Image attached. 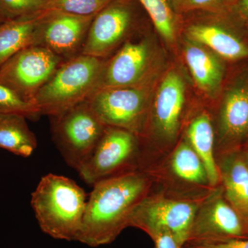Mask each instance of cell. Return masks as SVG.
Returning a JSON list of instances; mask_svg holds the SVG:
<instances>
[{
	"label": "cell",
	"mask_w": 248,
	"mask_h": 248,
	"mask_svg": "<svg viewBox=\"0 0 248 248\" xmlns=\"http://www.w3.org/2000/svg\"><path fill=\"white\" fill-rule=\"evenodd\" d=\"M76 241L91 248L112 244L126 228L132 215L154 188L141 170L105 179L93 186Z\"/></svg>",
	"instance_id": "1"
},
{
	"label": "cell",
	"mask_w": 248,
	"mask_h": 248,
	"mask_svg": "<svg viewBox=\"0 0 248 248\" xmlns=\"http://www.w3.org/2000/svg\"><path fill=\"white\" fill-rule=\"evenodd\" d=\"M186 84L180 73L170 70L156 90L140 138L141 170L172 149L182 138L186 120Z\"/></svg>",
	"instance_id": "2"
},
{
	"label": "cell",
	"mask_w": 248,
	"mask_h": 248,
	"mask_svg": "<svg viewBox=\"0 0 248 248\" xmlns=\"http://www.w3.org/2000/svg\"><path fill=\"white\" fill-rule=\"evenodd\" d=\"M87 196L75 181L48 174L31 195V204L40 229L55 239L76 241L86 210Z\"/></svg>",
	"instance_id": "3"
},
{
	"label": "cell",
	"mask_w": 248,
	"mask_h": 248,
	"mask_svg": "<svg viewBox=\"0 0 248 248\" xmlns=\"http://www.w3.org/2000/svg\"><path fill=\"white\" fill-rule=\"evenodd\" d=\"M141 170L149 175L155 190L185 200H203L217 187L210 183L206 169L184 136L172 149Z\"/></svg>",
	"instance_id": "4"
},
{
	"label": "cell",
	"mask_w": 248,
	"mask_h": 248,
	"mask_svg": "<svg viewBox=\"0 0 248 248\" xmlns=\"http://www.w3.org/2000/svg\"><path fill=\"white\" fill-rule=\"evenodd\" d=\"M106 60L79 55L60 65L34 99L41 115L61 113L99 89Z\"/></svg>",
	"instance_id": "5"
},
{
	"label": "cell",
	"mask_w": 248,
	"mask_h": 248,
	"mask_svg": "<svg viewBox=\"0 0 248 248\" xmlns=\"http://www.w3.org/2000/svg\"><path fill=\"white\" fill-rule=\"evenodd\" d=\"M50 118L54 143L68 166L78 172L92 155L107 125L87 99Z\"/></svg>",
	"instance_id": "6"
},
{
	"label": "cell",
	"mask_w": 248,
	"mask_h": 248,
	"mask_svg": "<svg viewBox=\"0 0 248 248\" xmlns=\"http://www.w3.org/2000/svg\"><path fill=\"white\" fill-rule=\"evenodd\" d=\"M204 200L176 198L153 188L135 209L130 227L144 232L151 239L160 233H169L185 246L196 212Z\"/></svg>",
	"instance_id": "7"
},
{
	"label": "cell",
	"mask_w": 248,
	"mask_h": 248,
	"mask_svg": "<svg viewBox=\"0 0 248 248\" xmlns=\"http://www.w3.org/2000/svg\"><path fill=\"white\" fill-rule=\"evenodd\" d=\"M153 82L98 89L87 100L104 125L124 129L140 138L153 99Z\"/></svg>",
	"instance_id": "8"
},
{
	"label": "cell",
	"mask_w": 248,
	"mask_h": 248,
	"mask_svg": "<svg viewBox=\"0 0 248 248\" xmlns=\"http://www.w3.org/2000/svg\"><path fill=\"white\" fill-rule=\"evenodd\" d=\"M141 143L138 136L124 129L106 126L88 161L78 171L87 184L141 170Z\"/></svg>",
	"instance_id": "9"
},
{
	"label": "cell",
	"mask_w": 248,
	"mask_h": 248,
	"mask_svg": "<svg viewBox=\"0 0 248 248\" xmlns=\"http://www.w3.org/2000/svg\"><path fill=\"white\" fill-rule=\"evenodd\" d=\"M248 238V223L227 201L220 184L197 209L185 246H204Z\"/></svg>",
	"instance_id": "10"
},
{
	"label": "cell",
	"mask_w": 248,
	"mask_h": 248,
	"mask_svg": "<svg viewBox=\"0 0 248 248\" xmlns=\"http://www.w3.org/2000/svg\"><path fill=\"white\" fill-rule=\"evenodd\" d=\"M64 62L45 47L31 46L1 65L0 84L34 104L37 93Z\"/></svg>",
	"instance_id": "11"
},
{
	"label": "cell",
	"mask_w": 248,
	"mask_h": 248,
	"mask_svg": "<svg viewBox=\"0 0 248 248\" xmlns=\"http://www.w3.org/2000/svg\"><path fill=\"white\" fill-rule=\"evenodd\" d=\"M155 51L148 38L127 40L105 60L99 89L128 87L154 79Z\"/></svg>",
	"instance_id": "12"
},
{
	"label": "cell",
	"mask_w": 248,
	"mask_h": 248,
	"mask_svg": "<svg viewBox=\"0 0 248 248\" xmlns=\"http://www.w3.org/2000/svg\"><path fill=\"white\" fill-rule=\"evenodd\" d=\"M215 134L216 157L240 151L248 141V71L240 75L223 94Z\"/></svg>",
	"instance_id": "13"
},
{
	"label": "cell",
	"mask_w": 248,
	"mask_h": 248,
	"mask_svg": "<svg viewBox=\"0 0 248 248\" xmlns=\"http://www.w3.org/2000/svg\"><path fill=\"white\" fill-rule=\"evenodd\" d=\"M133 24L130 3L126 0H112L94 16L81 54L107 60L129 40Z\"/></svg>",
	"instance_id": "14"
},
{
	"label": "cell",
	"mask_w": 248,
	"mask_h": 248,
	"mask_svg": "<svg viewBox=\"0 0 248 248\" xmlns=\"http://www.w3.org/2000/svg\"><path fill=\"white\" fill-rule=\"evenodd\" d=\"M95 16H79L50 11L41 26L37 46L48 49L63 61L81 55Z\"/></svg>",
	"instance_id": "15"
},
{
	"label": "cell",
	"mask_w": 248,
	"mask_h": 248,
	"mask_svg": "<svg viewBox=\"0 0 248 248\" xmlns=\"http://www.w3.org/2000/svg\"><path fill=\"white\" fill-rule=\"evenodd\" d=\"M187 40L200 44L228 61L248 59V42L228 24L200 23L187 28Z\"/></svg>",
	"instance_id": "16"
},
{
	"label": "cell",
	"mask_w": 248,
	"mask_h": 248,
	"mask_svg": "<svg viewBox=\"0 0 248 248\" xmlns=\"http://www.w3.org/2000/svg\"><path fill=\"white\" fill-rule=\"evenodd\" d=\"M220 184L227 201L248 225V166L240 151L217 157Z\"/></svg>",
	"instance_id": "17"
},
{
	"label": "cell",
	"mask_w": 248,
	"mask_h": 248,
	"mask_svg": "<svg viewBox=\"0 0 248 248\" xmlns=\"http://www.w3.org/2000/svg\"><path fill=\"white\" fill-rule=\"evenodd\" d=\"M184 57L197 87L209 97H215L224 79L226 68L223 59L189 40L184 48Z\"/></svg>",
	"instance_id": "18"
},
{
	"label": "cell",
	"mask_w": 248,
	"mask_h": 248,
	"mask_svg": "<svg viewBox=\"0 0 248 248\" xmlns=\"http://www.w3.org/2000/svg\"><path fill=\"white\" fill-rule=\"evenodd\" d=\"M183 136L203 161L212 186H219V172L215 152L216 134L210 112L203 110L193 114L186 124Z\"/></svg>",
	"instance_id": "19"
},
{
	"label": "cell",
	"mask_w": 248,
	"mask_h": 248,
	"mask_svg": "<svg viewBox=\"0 0 248 248\" xmlns=\"http://www.w3.org/2000/svg\"><path fill=\"white\" fill-rule=\"evenodd\" d=\"M50 11L11 18L0 24V67L22 49L37 45L41 26Z\"/></svg>",
	"instance_id": "20"
},
{
	"label": "cell",
	"mask_w": 248,
	"mask_h": 248,
	"mask_svg": "<svg viewBox=\"0 0 248 248\" xmlns=\"http://www.w3.org/2000/svg\"><path fill=\"white\" fill-rule=\"evenodd\" d=\"M28 119L19 114L0 113V148L29 157L37 146L35 134L29 128Z\"/></svg>",
	"instance_id": "21"
},
{
	"label": "cell",
	"mask_w": 248,
	"mask_h": 248,
	"mask_svg": "<svg viewBox=\"0 0 248 248\" xmlns=\"http://www.w3.org/2000/svg\"><path fill=\"white\" fill-rule=\"evenodd\" d=\"M151 17L155 28L169 45L175 42L176 19L169 0H139Z\"/></svg>",
	"instance_id": "22"
},
{
	"label": "cell",
	"mask_w": 248,
	"mask_h": 248,
	"mask_svg": "<svg viewBox=\"0 0 248 248\" xmlns=\"http://www.w3.org/2000/svg\"><path fill=\"white\" fill-rule=\"evenodd\" d=\"M112 0H46V10L79 16H95Z\"/></svg>",
	"instance_id": "23"
},
{
	"label": "cell",
	"mask_w": 248,
	"mask_h": 248,
	"mask_svg": "<svg viewBox=\"0 0 248 248\" xmlns=\"http://www.w3.org/2000/svg\"><path fill=\"white\" fill-rule=\"evenodd\" d=\"M0 113L19 114L31 120H37L41 116L35 104L28 102L13 90L1 84Z\"/></svg>",
	"instance_id": "24"
},
{
	"label": "cell",
	"mask_w": 248,
	"mask_h": 248,
	"mask_svg": "<svg viewBox=\"0 0 248 248\" xmlns=\"http://www.w3.org/2000/svg\"><path fill=\"white\" fill-rule=\"evenodd\" d=\"M0 9L9 19L46 10V0H0Z\"/></svg>",
	"instance_id": "25"
},
{
	"label": "cell",
	"mask_w": 248,
	"mask_h": 248,
	"mask_svg": "<svg viewBox=\"0 0 248 248\" xmlns=\"http://www.w3.org/2000/svg\"><path fill=\"white\" fill-rule=\"evenodd\" d=\"M236 0H181L179 11L214 10L220 12L233 11Z\"/></svg>",
	"instance_id": "26"
},
{
	"label": "cell",
	"mask_w": 248,
	"mask_h": 248,
	"mask_svg": "<svg viewBox=\"0 0 248 248\" xmlns=\"http://www.w3.org/2000/svg\"><path fill=\"white\" fill-rule=\"evenodd\" d=\"M155 248H184L172 234L169 233H160L152 239Z\"/></svg>",
	"instance_id": "27"
},
{
	"label": "cell",
	"mask_w": 248,
	"mask_h": 248,
	"mask_svg": "<svg viewBox=\"0 0 248 248\" xmlns=\"http://www.w3.org/2000/svg\"><path fill=\"white\" fill-rule=\"evenodd\" d=\"M192 248H248V239H234L218 244L188 246Z\"/></svg>",
	"instance_id": "28"
},
{
	"label": "cell",
	"mask_w": 248,
	"mask_h": 248,
	"mask_svg": "<svg viewBox=\"0 0 248 248\" xmlns=\"http://www.w3.org/2000/svg\"><path fill=\"white\" fill-rule=\"evenodd\" d=\"M233 11L241 22L248 25V0H236Z\"/></svg>",
	"instance_id": "29"
},
{
	"label": "cell",
	"mask_w": 248,
	"mask_h": 248,
	"mask_svg": "<svg viewBox=\"0 0 248 248\" xmlns=\"http://www.w3.org/2000/svg\"><path fill=\"white\" fill-rule=\"evenodd\" d=\"M240 153H241L244 161H246L248 166V143L240 150Z\"/></svg>",
	"instance_id": "30"
},
{
	"label": "cell",
	"mask_w": 248,
	"mask_h": 248,
	"mask_svg": "<svg viewBox=\"0 0 248 248\" xmlns=\"http://www.w3.org/2000/svg\"><path fill=\"white\" fill-rule=\"evenodd\" d=\"M174 11H179L181 0H169Z\"/></svg>",
	"instance_id": "31"
},
{
	"label": "cell",
	"mask_w": 248,
	"mask_h": 248,
	"mask_svg": "<svg viewBox=\"0 0 248 248\" xmlns=\"http://www.w3.org/2000/svg\"><path fill=\"white\" fill-rule=\"evenodd\" d=\"M9 18L7 17L6 14H4V11H2L1 9H0V24L1 23L5 22V21L9 19Z\"/></svg>",
	"instance_id": "32"
},
{
	"label": "cell",
	"mask_w": 248,
	"mask_h": 248,
	"mask_svg": "<svg viewBox=\"0 0 248 248\" xmlns=\"http://www.w3.org/2000/svg\"><path fill=\"white\" fill-rule=\"evenodd\" d=\"M184 248H192L188 247V246H184Z\"/></svg>",
	"instance_id": "33"
}]
</instances>
